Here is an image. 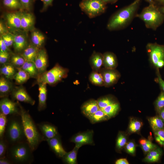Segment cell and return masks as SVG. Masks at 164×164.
Listing matches in <instances>:
<instances>
[{
  "label": "cell",
  "mask_w": 164,
  "mask_h": 164,
  "mask_svg": "<svg viewBox=\"0 0 164 164\" xmlns=\"http://www.w3.org/2000/svg\"><path fill=\"white\" fill-rule=\"evenodd\" d=\"M140 1L135 0L129 5L114 14L108 21L107 28L110 31H114L126 27L136 15Z\"/></svg>",
  "instance_id": "1"
},
{
  "label": "cell",
  "mask_w": 164,
  "mask_h": 164,
  "mask_svg": "<svg viewBox=\"0 0 164 164\" xmlns=\"http://www.w3.org/2000/svg\"><path fill=\"white\" fill-rule=\"evenodd\" d=\"M20 116L26 139L32 150L37 148L41 142L44 141L28 112L19 104Z\"/></svg>",
  "instance_id": "2"
},
{
  "label": "cell",
  "mask_w": 164,
  "mask_h": 164,
  "mask_svg": "<svg viewBox=\"0 0 164 164\" xmlns=\"http://www.w3.org/2000/svg\"><path fill=\"white\" fill-rule=\"evenodd\" d=\"M8 151L9 159L12 163H28L32 160L33 151L27 142L23 141L12 145Z\"/></svg>",
  "instance_id": "3"
},
{
  "label": "cell",
  "mask_w": 164,
  "mask_h": 164,
  "mask_svg": "<svg viewBox=\"0 0 164 164\" xmlns=\"http://www.w3.org/2000/svg\"><path fill=\"white\" fill-rule=\"evenodd\" d=\"M4 135L5 140L11 145L26 139L20 116L19 118L13 116L8 120Z\"/></svg>",
  "instance_id": "4"
},
{
  "label": "cell",
  "mask_w": 164,
  "mask_h": 164,
  "mask_svg": "<svg viewBox=\"0 0 164 164\" xmlns=\"http://www.w3.org/2000/svg\"><path fill=\"white\" fill-rule=\"evenodd\" d=\"M162 13L154 3L149 4L136 16L143 21L146 28L155 30L163 21Z\"/></svg>",
  "instance_id": "5"
},
{
  "label": "cell",
  "mask_w": 164,
  "mask_h": 164,
  "mask_svg": "<svg viewBox=\"0 0 164 164\" xmlns=\"http://www.w3.org/2000/svg\"><path fill=\"white\" fill-rule=\"evenodd\" d=\"M68 72L67 68L57 63L52 69L39 75L36 79V83L37 84L42 83L55 85L66 78Z\"/></svg>",
  "instance_id": "6"
},
{
  "label": "cell",
  "mask_w": 164,
  "mask_h": 164,
  "mask_svg": "<svg viewBox=\"0 0 164 164\" xmlns=\"http://www.w3.org/2000/svg\"><path fill=\"white\" fill-rule=\"evenodd\" d=\"M106 4L102 0H82L79 6L90 18H92L104 13L106 9Z\"/></svg>",
  "instance_id": "7"
},
{
  "label": "cell",
  "mask_w": 164,
  "mask_h": 164,
  "mask_svg": "<svg viewBox=\"0 0 164 164\" xmlns=\"http://www.w3.org/2000/svg\"><path fill=\"white\" fill-rule=\"evenodd\" d=\"M146 48L151 63L156 67L159 61L164 60V45L149 43Z\"/></svg>",
  "instance_id": "8"
},
{
  "label": "cell",
  "mask_w": 164,
  "mask_h": 164,
  "mask_svg": "<svg viewBox=\"0 0 164 164\" xmlns=\"http://www.w3.org/2000/svg\"><path fill=\"white\" fill-rule=\"evenodd\" d=\"M0 111L6 115H19V103L14 102L7 97L2 98L0 101Z\"/></svg>",
  "instance_id": "9"
},
{
  "label": "cell",
  "mask_w": 164,
  "mask_h": 164,
  "mask_svg": "<svg viewBox=\"0 0 164 164\" xmlns=\"http://www.w3.org/2000/svg\"><path fill=\"white\" fill-rule=\"evenodd\" d=\"M93 133L92 130L79 132L72 136L70 141L75 143V146L79 148L84 145H94Z\"/></svg>",
  "instance_id": "10"
},
{
  "label": "cell",
  "mask_w": 164,
  "mask_h": 164,
  "mask_svg": "<svg viewBox=\"0 0 164 164\" xmlns=\"http://www.w3.org/2000/svg\"><path fill=\"white\" fill-rule=\"evenodd\" d=\"M11 94L13 100L27 103L32 105L35 104V100L28 94L25 87L21 85L14 87Z\"/></svg>",
  "instance_id": "11"
},
{
  "label": "cell",
  "mask_w": 164,
  "mask_h": 164,
  "mask_svg": "<svg viewBox=\"0 0 164 164\" xmlns=\"http://www.w3.org/2000/svg\"><path fill=\"white\" fill-rule=\"evenodd\" d=\"M100 72L102 75L104 82V86L110 87L118 81L121 75L119 72L115 69H108L104 68L101 69Z\"/></svg>",
  "instance_id": "12"
},
{
  "label": "cell",
  "mask_w": 164,
  "mask_h": 164,
  "mask_svg": "<svg viewBox=\"0 0 164 164\" xmlns=\"http://www.w3.org/2000/svg\"><path fill=\"white\" fill-rule=\"evenodd\" d=\"M20 30L12 31L14 37L13 46L16 52H22L28 46L26 34Z\"/></svg>",
  "instance_id": "13"
},
{
  "label": "cell",
  "mask_w": 164,
  "mask_h": 164,
  "mask_svg": "<svg viewBox=\"0 0 164 164\" xmlns=\"http://www.w3.org/2000/svg\"><path fill=\"white\" fill-rule=\"evenodd\" d=\"M48 59L47 53L45 49L43 48H40L34 62L39 75L46 71L48 63Z\"/></svg>",
  "instance_id": "14"
},
{
  "label": "cell",
  "mask_w": 164,
  "mask_h": 164,
  "mask_svg": "<svg viewBox=\"0 0 164 164\" xmlns=\"http://www.w3.org/2000/svg\"><path fill=\"white\" fill-rule=\"evenodd\" d=\"M21 12L8 13L6 15L5 18L7 26L13 31L21 30Z\"/></svg>",
  "instance_id": "15"
},
{
  "label": "cell",
  "mask_w": 164,
  "mask_h": 164,
  "mask_svg": "<svg viewBox=\"0 0 164 164\" xmlns=\"http://www.w3.org/2000/svg\"><path fill=\"white\" fill-rule=\"evenodd\" d=\"M46 141L50 149L57 156L62 158L66 153L63 147L59 135Z\"/></svg>",
  "instance_id": "16"
},
{
  "label": "cell",
  "mask_w": 164,
  "mask_h": 164,
  "mask_svg": "<svg viewBox=\"0 0 164 164\" xmlns=\"http://www.w3.org/2000/svg\"><path fill=\"white\" fill-rule=\"evenodd\" d=\"M38 127L44 140L46 141L59 135L56 128L52 124L43 122L39 124Z\"/></svg>",
  "instance_id": "17"
},
{
  "label": "cell",
  "mask_w": 164,
  "mask_h": 164,
  "mask_svg": "<svg viewBox=\"0 0 164 164\" xmlns=\"http://www.w3.org/2000/svg\"><path fill=\"white\" fill-rule=\"evenodd\" d=\"M35 19L33 15L30 13L21 12V28L23 31L33 30Z\"/></svg>",
  "instance_id": "18"
},
{
  "label": "cell",
  "mask_w": 164,
  "mask_h": 164,
  "mask_svg": "<svg viewBox=\"0 0 164 164\" xmlns=\"http://www.w3.org/2000/svg\"><path fill=\"white\" fill-rule=\"evenodd\" d=\"M81 109L83 114L88 118L100 109L97 100L91 99L84 102L82 104Z\"/></svg>",
  "instance_id": "19"
},
{
  "label": "cell",
  "mask_w": 164,
  "mask_h": 164,
  "mask_svg": "<svg viewBox=\"0 0 164 164\" xmlns=\"http://www.w3.org/2000/svg\"><path fill=\"white\" fill-rule=\"evenodd\" d=\"M10 80L2 75L0 78V96L3 98L11 94L14 86Z\"/></svg>",
  "instance_id": "20"
},
{
  "label": "cell",
  "mask_w": 164,
  "mask_h": 164,
  "mask_svg": "<svg viewBox=\"0 0 164 164\" xmlns=\"http://www.w3.org/2000/svg\"><path fill=\"white\" fill-rule=\"evenodd\" d=\"M39 85L38 104V109L41 111L44 110L46 108L47 90L46 84L40 83L38 84Z\"/></svg>",
  "instance_id": "21"
},
{
  "label": "cell",
  "mask_w": 164,
  "mask_h": 164,
  "mask_svg": "<svg viewBox=\"0 0 164 164\" xmlns=\"http://www.w3.org/2000/svg\"><path fill=\"white\" fill-rule=\"evenodd\" d=\"M40 49L31 43L28 45L20 54L24 58L26 61L34 62Z\"/></svg>",
  "instance_id": "22"
},
{
  "label": "cell",
  "mask_w": 164,
  "mask_h": 164,
  "mask_svg": "<svg viewBox=\"0 0 164 164\" xmlns=\"http://www.w3.org/2000/svg\"><path fill=\"white\" fill-rule=\"evenodd\" d=\"M103 66L104 68L115 69L118 66V62L116 55L113 53L107 52L103 54Z\"/></svg>",
  "instance_id": "23"
},
{
  "label": "cell",
  "mask_w": 164,
  "mask_h": 164,
  "mask_svg": "<svg viewBox=\"0 0 164 164\" xmlns=\"http://www.w3.org/2000/svg\"><path fill=\"white\" fill-rule=\"evenodd\" d=\"M103 54L94 51L89 59V63L93 71L99 72L103 66Z\"/></svg>",
  "instance_id": "24"
},
{
  "label": "cell",
  "mask_w": 164,
  "mask_h": 164,
  "mask_svg": "<svg viewBox=\"0 0 164 164\" xmlns=\"http://www.w3.org/2000/svg\"><path fill=\"white\" fill-rule=\"evenodd\" d=\"M17 71V69L9 63L2 65L0 69L1 75L10 80L13 79Z\"/></svg>",
  "instance_id": "25"
},
{
  "label": "cell",
  "mask_w": 164,
  "mask_h": 164,
  "mask_svg": "<svg viewBox=\"0 0 164 164\" xmlns=\"http://www.w3.org/2000/svg\"><path fill=\"white\" fill-rule=\"evenodd\" d=\"M26 72L31 78L37 79L39 74L34 62L25 61L21 68Z\"/></svg>",
  "instance_id": "26"
},
{
  "label": "cell",
  "mask_w": 164,
  "mask_h": 164,
  "mask_svg": "<svg viewBox=\"0 0 164 164\" xmlns=\"http://www.w3.org/2000/svg\"><path fill=\"white\" fill-rule=\"evenodd\" d=\"M45 40V37L41 32L38 30H32L31 34L32 43L36 47L41 48Z\"/></svg>",
  "instance_id": "27"
},
{
  "label": "cell",
  "mask_w": 164,
  "mask_h": 164,
  "mask_svg": "<svg viewBox=\"0 0 164 164\" xmlns=\"http://www.w3.org/2000/svg\"><path fill=\"white\" fill-rule=\"evenodd\" d=\"M79 148L75 146L70 152H67L62 158L63 162L67 164H77V154Z\"/></svg>",
  "instance_id": "28"
},
{
  "label": "cell",
  "mask_w": 164,
  "mask_h": 164,
  "mask_svg": "<svg viewBox=\"0 0 164 164\" xmlns=\"http://www.w3.org/2000/svg\"><path fill=\"white\" fill-rule=\"evenodd\" d=\"M162 153V150L157 147L149 152L144 160L145 162H157L159 160Z\"/></svg>",
  "instance_id": "29"
},
{
  "label": "cell",
  "mask_w": 164,
  "mask_h": 164,
  "mask_svg": "<svg viewBox=\"0 0 164 164\" xmlns=\"http://www.w3.org/2000/svg\"><path fill=\"white\" fill-rule=\"evenodd\" d=\"M17 71L13 77L17 85H21L26 82L30 78L29 74L21 68H17Z\"/></svg>",
  "instance_id": "30"
},
{
  "label": "cell",
  "mask_w": 164,
  "mask_h": 164,
  "mask_svg": "<svg viewBox=\"0 0 164 164\" xmlns=\"http://www.w3.org/2000/svg\"><path fill=\"white\" fill-rule=\"evenodd\" d=\"M148 121L153 132L164 129V121L159 115L150 117Z\"/></svg>",
  "instance_id": "31"
},
{
  "label": "cell",
  "mask_w": 164,
  "mask_h": 164,
  "mask_svg": "<svg viewBox=\"0 0 164 164\" xmlns=\"http://www.w3.org/2000/svg\"><path fill=\"white\" fill-rule=\"evenodd\" d=\"M97 100L100 109L117 102L114 97L109 95L101 97Z\"/></svg>",
  "instance_id": "32"
},
{
  "label": "cell",
  "mask_w": 164,
  "mask_h": 164,
  "mask_svg": "<svg viewBox=\"0 0 164 164\" xmlns=\"http://www.w3.org/2000/svg\"><path fill=\"white\" fill-rule=\"evenodd\" d=\"M88 118L93 124L105 121L109 119L108 117L100 109Z\"/></svg>",
  "instance_id": "33"
},
{
  "label": "cell",
  "mask_w": 164,
  "mask_h": 164,
  "mask_svg": "<svg viewBox=\"0 0 164 164\" xmlns=\"http://www.w3.org/2000/svg\"><path fill=\"white\" fill-rule=\"evenodd\" d=\"M89 80L93 85L98 86H104V82L101 74L99 72L92 71L89 76Z\"/></svg>",
  "instance_id": "34"
},
{
  "label": "cell",
  "mask_w": 164,
  "mask_h": 164,
  "mask_svg": "<svg viewBox=\"0 0 164 164\" xmlns=\"http://www.w3.org/2000/svg\"><path fill=\"white\" fill-rule=\"evenodd\" d=\"M120 108L119 104L116 102L101 110L109 118L114 116L118 112Z\"/></svg>",
  "instance_id": "35"
},
{
  "label": "cell",
  "mask_w": 164,
  "mask_h": 164,
  "mask_svg": "<svg viewBox=\"0 0 164 164\" xmlns=\"http://www.w3.org/2000/svg\"><path fill=\"white\" fill-rule=\"evenodd\" d=\"M25 61L21 54H13L11 56L9 63L16 68H21Z\"/></svg>",
  "instance_id": "36"
},
{
  "label": "cell",
  "mask_w": 164,
  "mask_h": 164,
  "mask_svg": "<svg viewBox=\"0 0 164 164\" xmlns=\"http://www.w3.org/2000/svg\"><path fill=\"white\" fill-rule=\"evenodd\" d=\"M139 143L142 150L146 153H148L157 147L151 141L145 138L141 139L139 141Z\"/></svg>",
  "instance_id": "37"
},
{
  "label": "cell",
  "mask_w": 164,
  "mask_h": 164,
  "mask_svg": "<svg viewBox=\"0 0 164 164\" xmlns=\"http://www.w3.org/2000/svg\"><path fill=\"white\" fill-rule=\"evenodd\" d=\"M2 3L4 6L10 9H23L19 0H3Z\"/></svg>",
  "instance_id": "38"
},
{
  "label": "cell",
  "mask_w": 164,
  "mask_h": 164,
  "mask_svg": "<svg viewBox=\"0 0 164 164\" xmlns=\"http://www.w3.org/2000/svg\"><path fill=\"white\" fill-rule=\"evenodd\" d=\"M142 125V122L137 119L131 118L129 125V131L131 133L138 132L140 130Z\"/></svg>",
  "instance_id": "39"
},
{
  "label": "cell",
  "mask_w": 164,
  "mask_h": 164,
  "mask_svg": "<svg viewBox=\"0 0 164 164\" xmlns=\"http://www.w3.org/2000/svg\"><path fill=\"white\" fill-rule=\"evenodd\" d=\"M127 141V138L125 134L121 132H119L116 141V149L117 150L120 151L125 145Z\"/></svg>",
  "instance_id": "40"
},
{
  "label": "cell",
  "mask_w": 164,
  "mask_h": 164,
  "mask_svg": "<svg viewBox=\"0 0 164 164\" xmlns=\"http://www.w3.org/2000/svg\"><path fill=\"white\" fill-rule=\"evenodd\" d=\"M6 115L0 112V138H3L6 128L8 119Z\"/></svg>",
  "instance_id": "41"
},
{
  "label": "cell",
  "mask_w": 164,
  "mask_h": 164,
  "mask_svg": "<svg viewBox=\"0 0 164 164\" xmlns=\"http://www.w3.org/2000/svg\"><path fill=\"white\" fill-rule=\"evenodd\" d=\"M155 110L158 113L164 108V92L161 91L155 102Z\"/></svg>",
  "instance_id": "42"
},
{
  "label": "cell",
  "mask_w": 164,
  "mask_h": 164,
  "mask_svg": "<svg viewBox=\"0 0 164 164\" xmlns=\"http://www.w3.org/2000/svg\"><path fill=\"white\" fill-rule=\"evenodd\" d=\"M1 36L4 42L8 48L13 45L14 37L12 33L9 32L1 35Z\"/></svg>",
  "instance_id": "43"
},
{
  "label": "cell",
  "mask_w": 164,
  "mask_h": 164,
  "mask_svg": "<svg viewBox=\"0 0 164 164\" xmlns=\"http://www.w3.org/2000/svg\"><path fill=\"white\" fill-rule=\"evenodd\" d=\"M154 133L156 141L164 147V129L154 131Z\"/></svg>",
  "instance_id": "44"
},
{
  "label": "cell",
  "mask_w": 164,
  "mask_h": 164,
  "mask_svg": "<svg viewBox=\"0 0 164 164\" xmlns=\"http://www.w3.org/2000/svg\"><path fill=\"white\" fill-rule=\"evenodd\" d=\"M11 55L9 52L0 51V63L3 65L9 63Z\"/></svg>",
  "instance_id": "45"
},
{
  "label": "cell",
  "mask_w": 164,
  "mask_h": 164,
  "mask_svg": "<svg viewBox=\"0 0 164 164\" xmlns=\"http://www.w3.org/2000/svg\"><path fill=\"white\" fill-rule=\"evenodd\" d=\"M7 141L3 138H0V158L5 157L7 145Z\"/></svg>",
  "instance_id": "46"
},
{
  "label": "cell",
  "mask_w": 164,
  "mask_h": 164,
  "mask_svg": "<svg viewBox=\"0 0 164 164\" xmlns=\"http://www.w3.org/2000/svg\"><path fill=\"white\" fill-rule=\"evenodd\" d=\"M125 149L128 153L133 155L135 153L136 145L133 142H130L126 144Z\"/></svg>",
  "instance_id": "47"
},
{
  "label": "cell",
  "mask_w": 164,
  "mask_h": 164,
  "mask_svg": "<svg viewBox=\"0 0 164 164\" xmlns=\"http://www.w3.org/2000/svg\"><path fill=\"white\" fill-rule=\"evenodd\" d=\"M157 78L156 80L159 85L160 88L164 92V80L162 78L160 75L159 68H156Z\"/></svg>",
  "instance_id": "48"
},
{
  "label": "cell",
  "mask_w": 164,
  "mask_h": 164,
  "mask_svg": "<svg viewBox=\"0 0 164 164\" xmlns=\"http://www.w3.org/2000/svg\"><path fill=\"white\" fill-rule=\"evenodd\" d=\"M23 8L27 11H29L31 9L33 0H19Z\"/></svg>",
  "instance_id": "49"
},
{
  "label": "cell",
  "mask_w": 164,
  "mask_h": 164,
  "mask_svg": "<svg viewBox=\"0 0 164 164\" xmlns=\"http://www.w3.org/2000/svg\"><path fill=\"white\" fill-rule=\"evenodd\" d=\"M0 51L9 52V48L6 46L0 36Z\"/></svg>",
  "instance_id": "50"
},
{
  "label": "cell",
  "mask_w": 164,
  "mask_h": 164,
  "mask_svg": "<svg viewBox=\"0 0 164 164\" xmlns=\"http://www.w3.org/2000/svg\"><path fill=\"white\" fill-rule=\"evenodd\" d=\"M7 26L2 21L0 22V34L1 35L9 32Z\"/></svg>",
  "instance_id": "51"
},
{
  "label": "cell",
  "mask_w": 164,
  "mask_h": 164,
  "mask_svg": "<svg viewBox=\"0 0 164 164\" xmlns=\"http://www.w3.org/2000/svg\"><path fill=\"white\" fill-rule=\"evenodd\" d=\"M43 4V9H46L49 6L51 5L53 0H41Z\"/></svg>",
  "instance_id": "52"
},
{
  "label": "cell",
  "mask_w": 164,
  "mask_h": 164,
  "mask_svg": "<svg viewBox=\"0 0 164 164\" xmlns=\"http://www.w3.org/2000/svg\"><path fill=\"white\" fill-rule=\"evenodd\" d=\"M12 162L9 159L6 158L5 157L0 158V164H10L12 163Z\"/></svg>",
  "instance_id": "53"
},
{
  "label": "cell",
  "mask_w": 164,
  "mask_h": 164,
  "mask_svg": "<svg viewBox=\"0 0 164 164\" xmlns=\"http://www.w3.org/2000/svg\"><path fill=\"white\" fill-rule=\"evenodd\" d=\"M116 164H129V163L126 159H118L115 162Z\"/></svg>",
  "instance_id": "54"
},
{
  "label": "cell",
  "mask_w": 164,
  "mask_h": 164,
  "mask_svg": "<svg viewBox=\"0 0 164 164\" xmlns=\"http://www.w3.org/2000/svg\"><path fill=\"white\" fill-rule=\"evenodd\" d=\"M164 66V60H161L158 62L156 68H159L162 67Z\"/></svg>",
  "instance_id": "55"
},
{
  "label": "cell",
  "mask_w": 164,
  "mask_h": 164,
  "mask_svg": "<svg viewBox=\"0 0 164 164\" xmlns=\"http://www.w3.org/2000/svg\"><path fill=\"white\" fill-rule=\"evenodd\" d=\"M158 113L159 116L164 121V108L160 110Z\"/></svg>",
  "instance_id": "56"
},
{
  "label": "cell",
  "mask_w": 164,
  "mask_h": 164,
  "mask_svg": "<svg viewBox=\"0 0 164 164\" xmlns=\"http://www.w3.org/2000/svg\"><path fill=\"white\" fill-rule=\"evenodd\" d=\"M106 4H114L116 3L118 0H102Z\"/></svg>",
  "instance_id": "57"
},
{
  "label": "cell",
  "mask_w": 164,
  "mask_h": 164,
  "mask_svg": "<svg viewBox=\"0 0 164 164\" xmlns=\"http://www.w3.org/2000/svg\"><path fill=\"white\" fill-rule=\"evenodd\" d=\"M157 2H158L159 3L162 4L164 7V0H156Z\"/></svg>",
  "instance_id": "58"
},
{
  "label": "cell",
  "mask_w": 164,
  "mask_h": 164,
  "mask_svg": "<svg viewBox=\"0 0 164 164\" xmlns=\"http://www.w3.org/2000/svg\"><path fill=\"white\" fill-rule=\"evenodd\" d=\"M148 2L149 4H154V0H145Z\"/></svg>",
  "instance_id": "59"
},
{
  "label": "cell",
  "mask_w": 164,
  "mask_h": 164,
  "mask_svg": "<svg viewBox=\"0 0 164 164\" xmlns=\"http://www.w3.org/2000/svg\"><path fill=\"white\" fill-rule=\"evenodd\" d=\"M160 11L163 13L164 14V7L162 6L159 8Z\"/></svg>",
  "instance_id": "60"
}]
</instances>
